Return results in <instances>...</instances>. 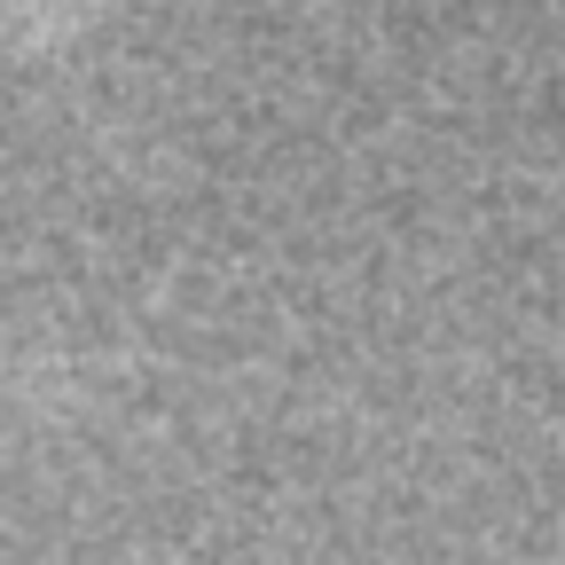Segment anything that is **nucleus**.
Returning <instances> with one entry per match:
<instances>
[]
</instances>
